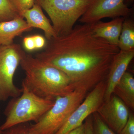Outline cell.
<instances>
[{
  "label": "cell",
  "instance_id": "1",
  "mask_svg": "<svg viewBox=\"0 0 134 134\" xmlns=\"http://www.w3.org/2000/svg\"><path fill=\"white\" fill-rule=\"evenodd\" d=\"M35 57L64 72L75 89L93 88L106 80L118 46L96 37L90 25L74 26L70 32L47 40Z\"/></svg>",
  "mask_w": 134,
  "mask_h": 134
},
{
  "label": "cell",
  "instance_id": "2",
  "mask_svg": "<svg viewBox=\"0 0 134 134\" xmlns=\"http://www.w3.org/2000/svg\"><path fill=\"white\" fill-rule=\"evenodd\" d=\"M20 65L25 74L22 85L40 97L55 100L76 89L64 72L31 54L25 53Z\"/></svg>",
  "mask_w": 134,
  "mask_h": 134
},
{
  "label": "cell",
  "instance_id": "3",
  "mask_svg": "<svg viewBox=\"0 0 134 134\" xmlns=\"http://www.w3.org/2000/svg\"><path fill=\"white\" fill-rule=\"evenodd\" d=\"M21 96L12 98L5 110L6 119L1 126V130L21 123L37 122L53 106L55 100L36 96L24 85Z\"/></svg>",
  "mask_w": 134,
  "mask_h": 134
},
{
  "label": "cell",
  "instance_id": "4",
  "mask_svg": "<svg viewBox=\"0 0 134 134\" xmlns=\"http://www.w3.org/2000/svg\"><path fill=\"white\" fill-rule=\"evenodd\" d=\"M89 90L76 89L67 96L55 99L53 106L33 125L30 129L33 134H55L85 98Z\"/></svg>",
  "mask_w": 134,
  "mask_h": 134
},
{
  "label": "cell",
  "instance_id": "5",
  "mask_svg": "<svg viewBox=\"0 0 134 134\" xmlns=\"http://www.w3.org/2000/svg\"><path fill=\"white\" fill-rule=\"evenodd\" d=\"M46 12L57 36L73 29L86 12L92 0H34Z\"/></svg>",
  "mask_w": 134,
  "mask_h": 134
},
{
  "label": "cell",
  "instance_id": "6",
  "mask_svg": "<svg viewBox=\"0 0 134 134\" xmlns=\"http://www.w3.org/2000/svg\"><path fill=\"white\" fill-rule=\"evenodd\" d=\"M25 53L20 45L0 46V101L21 96L23 90L15 86L14 75Z\"/></svg>",
  "mask_w": 134,
  "mask_h": 134
},
{
  "label": "cell",
  "instance_id": "7",
  "mask_svg": "<svg viewBox=\"0 0 134 134\" xmlns=\"http://www.w3.org/2000/svg\"><path fill=\"white\" fill-rule=\"evenodd\" d=\"M106 88V80L102 81L94 86L55 134H68L82 125L86 118L97 112L103 104Z\"/></svg>",
  "mask_w": 134,
  "mask_h": 134
},
{
  "label": "cell",
  "instance_id": "8",
  "mask_svg": "<svg viewBox=\"0 0 134 134\" xmlns=\"http://www.w3.org/2000/svg\"><path fill=\"white\" fill-rule=\"evenodd\" d=\"M133 10L124 0H92L79 22L91 24L105 18L129 17Z\"/></svg>",
  "mask_w": 134,
  "mask_h": 134
},
{
  "label": "cell",
  "instance_id": "9",
  "mask_svg": "<svg viewBox=\"0 0 134 134\" xmlns=\"http://www.w3.org/2000/svg\"><path fill=\"white\" fill-rule=\"evenodd\" d=\"M121 99L113 94L97 111L100 118L114 133L119 134L127 123L130 112Z\"/></svg>",
  "mask_w": 134,
  "mask_h": 134
},
{
  "label": "cell",
  "instance_id": "10",
  "mask_svg": "<svg viewBox=\"0 0 134 134\" xmlns=\"http://www.w3.org/2000/svg\"><path fill=\"white\" fill-rule=\"evenodd\" d=\"M134 57V50H120L114 58L107 79L104 101L108 100L113 94L114 89L123 75L126 72Z\"/></svg>",
  "mask_w": 134,
  "mask_h": 134
},
{
  "label": "cell",
  "instance_id": "11",
  "mask_svg": "<svg viewBox=\"0 0 134 134\" xmlns=\"http://www.w3.org/2000/svg\"><path fill=\"white\" fill-rule=\"evenodd\" d=\"M125 19L123 17H117L110 22L99 21L90 25L96 37L117 46Z\"/></svg>",
  "mask_w": 134,
  "mask_h": 134
},
{
  "label": "cell",
  "instance_id": "12",
  "mask_svg": "<svg viewBox=\"0 0 134 134\" xmlns=\"http://www.w3.org/2000/svg\"><path fill=\"white\" fill-rule=\"evenodd\" d=\"M32 29L20 15L10 21L0 22V46L11 44L15 37Z\"/></svg>",
  "mask_w": 134,
  "mask_h": 134
},
{
  "label": "cell",
  "instance_id": "13",
  "mask_svg": "<svg viewBox=\"0 0 134 134\" xmlns=\"http://www.w3.org/2000/svg\"><path fill=\"white\" fill-rule=\"evenodd\" d=\"M23 16L32 28L43 30L47 40L57 36L50 21L44 14L42 8L36 3L31 8L24 12Z\"/></svg>",
  "mask_w": 134,
  "mask_h": 134
},
{
  "label": "cell",
  "instance_id": "14",
  "mask_svg": "<svg viewBox=\"0 0 134 134\" xmlns=\"http://www.w3.org/2000/svg\"><path fill=\"white\" fill-rule=\"evenodd\" d=\"M113 94L119 98L132 110L134 109V78L133 75L126 72L115 85Z\"/></svg>",
  "mask_w": 134,
  "mask_h": 134
},
{
  "label": "cell",
  "instance_id": "15",
  "mask_svg": "<svg viewBox=\"0 0 134 134\" xmlns=\"http://www.w3.org/2000/svg\"><path fill=\"white\" fill-rule=\"evenodd\" d=\"M117 46L120 50H134V22L129 17L123 21Z\"/></svg>",
  "mask_w": 134,
  "mask_h": 134
},
{
  "label": "cell",
  "instance_id": "16",
  "mask_svg": "<svg viewBox=\"0 0 134 134\" xmlns=\"http://www.w3.org/2000/svg\"><path fill=\"white\" fill-rule=\"evenodd\" d=\"M19 15L10 0H0V22L12 20Z\"/></svg>",
  "mask_w": 134,
  "mask_h": 134
},
{
  "label": "cell",
  "instance_id": "17",
  "mask_svg": "<svg viewBox=\"0 0 134 134\" xmlns=\"http://www.w3.org/2000/svg\"><path fill=\"white\" fill-rule=\"evenodd\" d=\"M94 134H115L103 121L97 112L92 114Z\"/></svg>",
  "mask_w": 134,
  "mask_h": 134
},
{
  "label": "cell",
  "instance_id": "18",
  "mask_svg": "<svg viewBox=\"0 0 134 134\" xmlns=\"http://www.w3.org/2000/svg\"><path fill=\"white\" fill-rule=\"evenodd\" d=\"M0 134H33L30 129V125L26 123L14 125L4 130H1Z\"/></svg>",
  "mask_w": 134,
  "mask_h": 134
},
{
  "label": "cell",
  "instance_id": "19",
  "mask_svg": "<svg viewBox=\"0 0 134 134\" xmlns=\"http://www.w3.org/2000/svg\"><path fill=\"white\" fill-rule=\"evenodd\" d=\"M19 14L23 16L24 12L32 7L34 0H10Z\"/></svg>",
  "mask_w": 134,
  "mask_h": 134
},
{
  "label": "cell",
  "instance_id": "20",
  "mask_svg": "<svg viewBox=\"0 0 134 134\" xmlns=\"http://www.w3.org/2000/svg\"><path fill=\"white\" fill-rule=\"evenodd\" d=\"M119 134H134V115L130 113L127 123Z\"/></svg>",
  "mask_w": 134,
  "mask_h": 134
},
{
  "label": "cell",
  "instance_id": "21",
  "mask_svg": "<svg viewBox=\"0 0 134 134\" xmlns=\"http://www.w3.org/2000/svg\"><path fill=\"white\" fill-rule=\"evenodd\" d=\"M84 123L85 127V134H94L93 127L92 114L90 115L85 119Z\"/></svg>",
  "mask_w": 134,
  "mask_h": 134
},
{
  "label": "cell",
  "instance_id": "22",
  "mask_svg": "<svg viewBox=\"0 0 134 134\" xmlns=\"http://www.w3.org/2000/svg\"><path fill=\"white\" fill-rule=\"evenodd\" d=\"M36 49H40L43 48L45 46L46 42L45 38L40 35H35L32 36Z\"/></svg>",
  "mask_w": 134,
  "mask_h": 134
},
{
  "label": "cell",
  "instance_id": "23",
  "mask_svg": "<svg viewBox=\"0 0 134 134\" xmlns=\"http://www.w3.org/2000/svg\"><path fill=\"white\" fill-rule=\"evenodd\" d=\"M23 41L26 50L32 51L36 49L32 36L25 37Z\"/></svg>",
  "mask_w": 134,
  "mask_h": 134
},
{
  "label": "cell",
  "instance_id": "24",
  "mask_svg": "<svg viewBox=\"0 0 134 134\" xmlns=\"http://www.w3.org/2000/svg\"><path fill=\"white\" fill-rule=\"evenodd\" d=\"M85 127L84 123L82 125L75 129L70 132L68 134H85Z\"/></svg>",
  "mask_w": 134,
  "mask_h": 134
},
{
  "label": "cell",
  "instance_id": "25",
  "mask_svg": "<svg viewBox=\"0 0 134 134\" xmlns=\"http://www.w3.org/2000/svg\"><path fill=\"white\" fill-rule=\"evenodd\" d=\"M133 1L134 0H124V3L127 6L128 5H129V4H132L133 2Z\"/></svg>",
  "mask_w": 134,
  "mask_h": 134
},
{
  "label": "cell",
  "instance_id": "26",
  "mask_svg": "<svg viewBox=\"0 0 134 134\" xmlns=\"http://www.w3.org/2000/svg\"><path fill=\"white\" fill-rule=\"evenodd\" d=\"M1 126H0V133H1Z\"/></svg>",
  "mask_w": 134,
  "mask_h": 134
}]
</instances>
